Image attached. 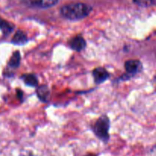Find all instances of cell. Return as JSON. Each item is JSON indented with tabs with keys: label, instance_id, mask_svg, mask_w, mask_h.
I'll return each mask as SVG.
<instances>
[{
	"label": "cell",
	"instance_id": "5",
	"mask_svg": "<svg viewBox=\"0 0 156 156\" xmlns=\"http://www.w3.org/2000/svg\"><path fill=\"white\" fill-rule=\"evenodd\" d=\"M141 62L138 60H128L125 62L126 71L129 74H135L141 69Z\"/></svg>",
	"mask_w": 156,
	"mask_h": 156
},
{
	"label": "cell",
	"instance_id": "7",
	"mask_svg": "<svg viewBox=\"0 0 156 156\" xmlns=\"http://www.w3.org/2000/svg\"><path fill=\"white\" fill-rule=\"evenodd\" d=\"M27 37L25 34L21 30H18L12 39V43L16 45H23L27 43Z\"/></svg>",
	"mask_w": 156,
	"mask_h": 156
},
{
	"label": "cell",
	"instance_id": "1",
	"mask_svg": "<svg viewBox=\"0 0 156 156\" xmlns=\"http://www.w3.org/2000/svg\"><path fill=\"white\" fill-rule=\"evenodd\" d=\"M91 11V6L81 2L65 5L60 9L61 15L66 19L72 21L85 18L89 15Z\"/></svg>",
	"mask_w": 156,
	"mask_h": 156
},
{
	"label": "cell",
	"instance_id": "3",
	"mask_svg": "<svg viewBox=\"0 0 156 156\" xmlns=\"http://www.w3.org/2000/svg\"><path fill=\"white\" fill-rule=\"evenodd\" d=\"M85 46H86V42L80 35L75 37L69 41V47L76 51H81L84 50Z\"/></svg>",
	"mask_w": 156,
	"mask_h": 156
},
{
	"label": "cell",
	"instance_id": "14",
	"mask_svg": "<svg viewBox=\"0 0 156 156\" xmlns=\"http://www.w3.org/2000/svg\"><path fill=\"white\" fill-rule=\"evenodd\" d=\"M86 156H96V155H93V154H88V155H87Z\"/></svg>",
	"mask_w": 156,
	"mask_h": 156
},
{
	"label": "cell",
	"instance_id": "9",
	"mask_svg": "<svg viewBox=\"0 0 156 156\" xmlns=\"http://www.w3.org/2000/svg\"><path fill=\"white\" fill-rule=\"evenodd\" d=\"M37 95L42 101L47 102L50 98V90L47 85H42L37 89Z\"/></svg>",
	"mask_w": 156,
	"mask_h": 156
},
{
	"label": "cell",
	"instance_id": "8",
	"mask_svg": "<svg viewBox=\"0 0 156 156\" xmlns=\"http://www.w3.org/2000/svg\"><path fill=\"white\" fill-rule=\"evenodd\" d=\"M14 27H15V26L12 23L0 18V30L2 31L4 35L10 34L12 30H14Z\"/></svg>",
	"mask_w": 156,
	"mask_h": 156
},
{
	"label": "cell",
	"instance_id": "12",
	"mask_svg": "<svg viewBox=\"0 0 156 156\" xmlns=\"http://www.w3.org/2000/svg\"><path fill=\"white\" fill-rule=\"evenodd\" d=\"M133 2L141 7H149L155 4V0H133Z\"/></svg>",
	"mask_w": 156,
	"mask_h": 156
},
{
	"label": "cell",
	"instance_id": "4",
	"mask_svg": "<svg viewBox=\"0 0 156 156\" xmlns=\"http://www.w3.org/2000/svg\"><path fill=\"white\" fill-rule=\"evenodd\" d=\"M93 76H94V81L97 84H101L102 82H105L109 77L108 71L104 68H96L93 71Z\"/></svg>",
	"mask_w": 156,
	"mask_h": 156
},
{
	"label": "cell",
	"instance_id": "13",
	"mask_svg": "<svg viewBox=\"0 0 156 156\" xmlns=\"http://www.w3.org/2000/svg\"><path fill=\"white\" fill-rule=\"evenodd\" d=\"M17 94H18V98H22L23 93L21 92V91H20V90H18V91H17Z\"/></svg>",
	"mask_w": 156,
	"mask_h": 156
},
{
	"label": "cell",
	"instance_id": "10",
	"mask_svg": "<svg viewBox=\"0 0 156 156\" xmlns=\"http://www.w3.org/2000/svg\"><path fill=\"white\" fill-rule=\"evenodd\" d=\"M20 62H21V55H20L19 51H15L10 58L9 66L12 69L18 68L20 65Z\"/></svg>",
	"mask_w": 156,
	"mask_h": 156
},
{
	"label": "cell",
	"instance_id": "2",
	"mask_svg": "<svg viewBox=\"0 0 156 156\" xmlns=\"http://www.w3.org/2000/svg\"><path fill=\"white\" fill-rule=\"evenodd\" d=\"M109 119L107 116H102L96 121L94 126V133L98 138L104 141H107L109 139Z\"/></svg>",
	"mask_w": 156,
	"mask_h": 156
},
{
	"label": "cell",
	"instance_id": "6",
	"mask_svg": "<svg viewBox=\"0 0 156 156\" xmlns=\"http://www.w3.org/2000/svg\"><path fill=\"white\" fill-rule=\"evenodd\" d=\"M32 5L41 9H47L55 5L58 2V0H30Z\"/></svg>",
	"mask_w": 156,
	"mask_h": 156
},
{
	"label": "cell",
	"instance_id": "11",
	"mask_svg": "<svg viewBox=\"0 0 156 156\" xmlns=\"http://www.w3.org/2000/svg\"><path fill=\"white\" fill-rule=\"evenodd\" d=\"M24 83L30 87H36L38 84V80L33 74H27L22 76Z\"/></svg>",
	"mask_w": 156,
	"mask_h": 156
}]
</instances>
